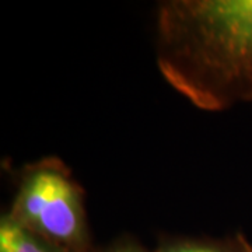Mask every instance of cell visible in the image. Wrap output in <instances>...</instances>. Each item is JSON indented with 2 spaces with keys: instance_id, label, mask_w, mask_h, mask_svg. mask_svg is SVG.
<instances>
[{
  "instance_id": "1",
  "label": "cell",
  "mask_w": 252,
  "mask_h": 252,
  "mask_svg": "<svg viewBox=\"0 0 252 252\" xmlns=\"http://www.w3.org/2000/svg\"><path fill=\"white\" fill-rule=\"evenodd\" d=\"M162 79L205 112L252 102V0H167L156 13Z\"/></svg>"
},
{
  "instance_id": "2",
  "label": "cell",
  "mask_w": 252,
  "mask_h": 252,
  "mask_svg": "<svg viewBox=\"0 0 252 252\" xmlns=\"http://www.w3.org/2000/svg\"><path fill=\"white\" fill-rule=\"evenodd\" d=\"M7 215L67 252L94 251L84 190L58 157H44L23 168Z\"/></svg>"
},
{
  "instance_id": "3",
  "label": "cell",
  "mask_w": 252,
  "mask_h": 252,
  "mask_svg": "<svg viewBox=\"0 0 252 252\" xmlns=\"http://www.w3.org/2000/svg\"><path fill=\"white\" fill-rule=\"evenodd\" d=\"M0 252H67L6 213L0 220Z\"/></svg>"
},
{
  "instance_id": "4",
  "label": "cell",
  "mask_w": 252,
  "mask_h": 252,
  "mask_svg": "<svg viewBox=\"0 0 252 252\" xmlns=\"http://www.w3.org/2000/svg\"><path fill=\"white\" fill-rule=\"evenodd\" d=\"M154 252H252V243L243 233L224 238H170Z\"/></svg>"
},
{
  "instance_id": "5",
  "label": "cell",
  "mask_w": 252,
  "mask_h": 252,
  "mask_svg": "<svg viewBox=\"0 0 252 252\" xmlns=\"http://www.w3.org/2000/svg\"><path fill=\"white\" fill-rule=\"evenodd\" d=\"M93 252H150L147 248H144L140 243H137L133 238H119L112 244H109L107 247L101 248V250H94Z\"/></svg>"
}]
</instances>
